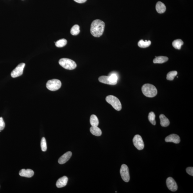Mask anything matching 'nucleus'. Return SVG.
Returning a JSON list of instances; mask_svg holds the SVG:
<instances>
[{
  "mask_svg": "<svg viewBox=\"0 0 193 193\" xmlns=\"http://www.w3.org/2000/svg\"><path fill=\"white\" fill-rule=\"evenodd\" d=\"M187 173L190 175L193 176V167H187L186 169Z\"/></svg>",
  "mask_w": 193,
  "mask_h": 193,
  "instance_id": "obj_29",
  "label": "nucleus"
},
{
  "mask_svg": "<svg viewBox=\"0 0 193 193\" xmlns=\"http://www.w3.org/2000/svg\"><path fill=\"white\" fill-rule=\"evenodd\" d=\"M105 28V23L103 21L96 19L92 23L91 33L94 37H99L103 34Z\"/></svg>",
  "mask_w": 193,
  "mask_h": 193,
  "instance_id": "obj_1",
  "label": "nucleus"
},
{
  "mask_svg": "<svg viewBox=\"0 0 193 193\" xmlns=\"http://www.w3.org/2000/svg\"><path fill=\"white\" fill-rule=\"evenodd\" d=\"M155 9L158 13L162 14L165 12L166 11V8L164 4L163 3L158 2L155 6Z\"/></svg>",
  "mask_w": 193,
  "mask_h": 193,
  "instance_id": "obj_14",
  "label": "nucleus"
},
{
  "mask_svg": "<svg viewBox=\"0 0 193 193\" xmlns=\"http://www.w3.org/2000/svg\"><path fill=\"white\" fill-rule=\"evenodd\" d=\"M121 175L123 180L125 182H128L130 180L129 169L126 165H122L120 170Z\"/></svg>",
  "mask_w": 193,
  "mask_h": 193,
  "instance_id": "obj_6",
  "label": "nucleus"
},
{
  "mask_svg": "<svg viewBox=\"0 0 193 193\" xmlns=\"http://www.w3.org/2000/svg\"><path fill=\"white\" fill-rule=\"evenodd\" d=\"M25 64L21 63L18 66L11 72V76L13 78H16L21 76L23 73L24 69Z\"/></svg>",
  "mask_w": 193,
  "mask_h": 193,
  "instance_id": "obj_8",
  "label": "nucleus"
},
{
  "mask_svg": "<svg viewBox=\"0 0 193 193\" xmlns=\"http://www.w3.org/2000/svg\"><path fill=\"white\" fill-rule=\"evenodd\" d=\"M72 155V152L70 151L67 152L60 157L58 159V162L60 164H63L66 163L70 159Z\"/></svg>",
  "mask_w": 193,
  "mask_h": 193,
  "instance_id": "obj_11",
  "label": "nucleus"
},
{
  "mask_svg": "<svg viewBox=\"0 0 193 193\" xmlns=\"http://www.w3.org/2000/svg\"><path fill=\"white\" fill-rule=\"evenodd\" d=\"M5 124L3 119L2 117H0V130H3L5 128Z\"/></svg>",
  "mask_w": 193,
  "mask_h": 193,
  "instance_id": "obj_28",
  "label": "nucleus"
},
{
  "mask_svg": "<svg viewBox=\"0 0 193 193\" xmlns=\"http://www.w3.org/2000/svg\"><path fill=\"white\" fill-rule=\"evenodd\" d=\"M106 101L108 103L112 105L116 110L119 111L122 109V105L120 101L115 96L109 95L106 98Z\"/></svg>",
  "mask_w": 193,
  "mask_h": 193,
  "instance_id": "obj_4",
  "label": "nucleus"
},
{
  "mask_svg": "<svg viewBox=\"0 0 193 193\" xmlns=\"http://www.w3.org/2000/svg\"><path fill=\"white\" fill-rule=\"evenodd\" d=\"M41 150L43 152L46 151L47 150V143L44 137H43L41 139Z\"/></svg>",
  "mask_w": 193,
  "mask_h": 193,
  "instance_id": "obj_27",
  "label": "nucleus"
},
{
  "mask_svg": "<svg viewBox=\"0 0 193 193\" xmlns=\"http://www.w3.org/2000/svg\"><path fill=\"white\" fill-rule=\"evenodd\" d=\"M166 142H172L175 144H179L180 142V138L177 134H173L168 136L165 139Z\"/></svg>",
  "mask_w": 193,
  "mask_h": 193,
  "instance_id": "obj_10",
  "label": "nucleus"
},
{
  "mask_svg": "<svg viewBox=\"0 0 193 193\" xmlns=\"http://www.w3.org/2000/svg\"><path fill=\"white\" fill-rule=\"evenodd\" d=\"M143 94L148 97H153L157 94V90L156 87L152 84H146L142 88Z\"/></svg>",
  "mask_w": 193,
  "mask_h": 193,
  "instance_id": "obj_2",
  "label": "nucleus"
},
{
  "mask_svg": "<svg viewBox=\"0 0 193 193\" xmlns=\"http://www.w3.org/2000/svg\"><path fill=\"white\" fill-rule=\"evenodd\" d=\"M99 81L101 83L109 85H114L115 84L111 82L109 76H102L99 78Z\"/></svg>",
  "mask_w": 193,
  "mask_h": 193,
  "instance_id": "obj_18",
  "label": "nucleus"
},
{
  "mask_svg": "<svg viewBox=\"0 0 193 193\" xmlns=\"http://www.w3.org/2000/svg\"><path fill=\"white\" fill-rule=\"evenodd\" d=\"M68 181V178L66 176H64L60 178L57 182V187L60 188L65 186L67 184Z\"/></svg>",
  "mask_w": 193,
  "mask_h": 193,
  "instance_id": "obj_13",
  "label": "nucleus"
},
{
  "mask_svg": "<svg viewBox=\"0 0 193 193\" xmlns=\"http://www.w3.org/2000/svg\"><path fill=\"white\" fill-rule=\"evenodd\" d=\"M155 115L153 112H150L148 115V120L153 125H155L156 124V121H155Z\"/></svg>",
  "mask_w": 193,
  "mask_h": 193,
  "instance_id": "obj_26",
  "label": "nucleus"
},
{
  "mask_svg": "<svg viewBox=\"0 0 193 193\" xmlns=\"http://www.w3.org/2000/svg\"><path fill=\"white\" fill-rule=\"evenodd\" d=\"M90 124L92 126H98L99 121L97 117L95 115H92L90 119Z\"/></svg>",
  "mask_w": 193,
  "mask_h": 193,
  "instance_id": "obj_20",
  "label": "nucleus"
},
{
  "mask_svg": "<svg viewBox=\"0 0 193 193\" xmlns=\"http://www.w3.org/2000/svg\"><path fill=\"white\" fill-rule=\"evenodd\" d=\"M109 79L115 85H116L117 84V80H118V77L117 74L115 73H111L110 74H109Z\"/></svg>",
  "mask_w": 193,
  "mask_h": 193,
  "instance_id": "obj_23",
  "label": "nucleus"
},
{
  "mask_svg": "<svg viewBox=\"0 0 193 193\" xmlns=\"http://www.w3.org/2000/svg\"><path fill=\"white\" fill-rule=\"evenodd\" d=\"M160 120V124L162 127H166L170 124L169 119L163 114H161L159 117Z\"/></svg>",
  "mask_w": 193,
  "mask_h": 193,
  "instance_id": "obj_15",
  "label": "nucleus"
},
{
  "mask_svg": "<svg viewBox=\"0 0 193 193\" xmlns=\"http://www.w3.org/2000/svg\"><path fill=\"white\" fill-rule=\"evenodd\" d=\"M19 174L22 177L30 178L34 175V172L31 169H22L19 172Z\"/></svg>",
  "mask_w": 193,
  "mask_h": 193,
  "instance_id": "obj_12",
  "label": "nucleus"
},
{
  "mask_svg": "<svg viewBox=\"0 0 193 193\" xmlns=\"http://www.w3.org/2000/svg\"><path fill=\"white\" fill-rule=\"evenodd\" d=\"M67 43V41L65 39H62L58 40L55 43V46L57 47H63L66 45Z\"/></svg>",
  "mask_w": 193,
  "mask_h": 193,
  "instance_id": "obj_24",
  "label": "nucleus"
},
{
  "mask_svg": "<svg viewBox=\"0 0 193 193\" xmlns=\"http://www.w3.org/2000/svg\"><path fill=\"white\" fill-rule=\"evenodd\" d=\"M61 85L60 80L57 79H53L47 82L46 87L51 91H56L61 88Z\"/></svg>",
  "mask_w": 193,
  "mask_h": 193,
  "instance_id": "obj_5",
  "label": "nucleus"
},
{
  "mask_svg": "<svg viewBox=\"0 0 193 193\" xmlns=\"http://www.w3.org/2000/svg\"><path fill=\"white\" fill-rule=\"evenodd\" d=\"M75 2L78 3H82L85 2L87 0H74Z\"/></svg>",
  "mask_w": 193,
  "mask_h": 193,
  "instance_id": "obj_30",
  "label": "nucleus"
},
{
  "mask_svg": "<svg viewBox=\"0 0 193 193\" xmlns=\"http://www.w3.org/2000/svg\"><path fill=\"white\" fill-rule=\"evenodd\" d=\"M133 144L134 146L139 150H141L144 148V144L141 136L136 134L134 137L133 140Z\"/></svg>",
  "mask_w": 193,
  "mask_h": 193,
  "instance_id": "obj_7",
  "label": "nucleus"
},
{
  "mask_svg": "<svg viewBox=\"0 0 193 193\" xmlns=\"http://www.w3.org/2000/svg\"><path fill=\"white\" fill-rule=\"evenodd\" d=\"M172 44L175 48L179 50L181 49L182 45L184 44V42L181 40L177 39L173 41Z\"/></svg>",
  "mask_w": 193,
  "mask_h": 193,
  "instance_id": "obj_19",
  "label": "nucleus"
},
{
  "mask_svg": "<svg viewBox=\"0 0 193 193\" xmlns=\"http://www.w3.org/2000/svg\"><path fill=\"white\" fill-rule=\"evenodd\" d=\"M90 130L92 134L97 136H99L102 134L101 129L97 126H92L90 128Z\"/></svg>",
  "mask_w": 193,
  "mask_h": 193,
  "instance_id": "obj_16",
  "label": "nucleus"
},
{
  "mask_svg": "<svg viewBox=\"0 0 193 193\" xmlns=\"http://www.w3.org/2000/svg\"><path fill=\"white\" fill-rule=\"evenodd\" d=\"M151 44L150 41H145L140 40L138 42V45L140 48H146L150 46Z\"/></svg>",
  "mask_w": 193,
  "mask_h": 193,
  "instance_id": "obj_21",
  "label": "nucleus"
},
{
  "mask_svg": "<svg viewBox=\"0 0 193 193\" xmlns=\"http://www.w3.org/2000/svg\"><path fill=\"white\" fill-rule=\"evenodd\" d=\"M80 32V27L78 25H75L70 30V33L72 35L76 36Z\"/></svg>",
  "mask_w": 193,
  "mask_h": 193,
  "instance_id": "obj_22",
  "label": "nucleus"
},
{
  "mask_svg": "<svg viewBox=\"0 0 193 193\" xmlns=\"http://www.w3.org/2000/svg\"><path fill=\"white\" fill-rule=\"evenodd\" d=\"M169 58L167 57L163 56L159 57L155 56V58L153 59V62L154 63H163L167 61Z\"/></svg>",
  "mask_w": 193,
  "mask_h": 193,
  "instance_id": "obj_17",
  "label": "nucleus"
},
{
  "mask_svg": "<svg viewBox=\"0 0 193 193\" xmlns=\"http://www.w3.org/2000/svg\"><path fill=\"white\" fill-rule=\"evenodd\" d=\"M59 63L64 69L69 70H73L77 67L75 62L68 58H63L59 60Z\"/></svg>",
  "mask_w": 193,
  "mask_h": 193,
  "instance_id": "obj_3",
  "label": "nucleus"
},
{
  "mask_svg": "<svg viewBox=\"0 0 193 193\" xmlns=\"http://www.w3.org/2000/svg\"><path fill=\"white\" fill-rule=\"evenodd\" d=\"M177 72L176 71H173L168 73L167 75V79L169 80H174L175 77L177 76Z\"/></svg>",
  "mask_w": 193,
  "mask_h": 193,
  "instance_id": "obj_25",
  "label": "nucleus"
},
{
  "mask_svg": "<svg viewBox=\"0 0 193 193\" xmlns=\"http://www.w3.org/2000/svg\"><path fill=\"white\" fill-rule=\"evenodd\" d=\"M166 182L167 186L169 190L173 192L177 191L178 188L177 183L173 178L168 177L167 179Z\"/></svg>",
  "mask_w": 193,
  "mask_h": 193,
  "instance_id": "obj_9",
  "label": "nucleus"
}]
</instances>
